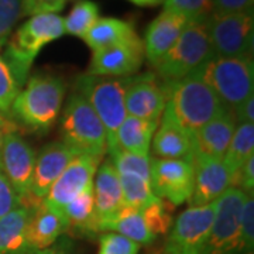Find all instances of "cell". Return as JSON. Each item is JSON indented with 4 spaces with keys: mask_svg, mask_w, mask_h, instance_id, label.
<instances>
[{
    "mask_svg": "<svg viewBox=\"0 0 254 254\" xmlns=\"http://www.w3.org/2000/svg\"><path fill=\"white\" fill-rule=\"evenodd\" d=\"M18 92L17 83L0 55V113H9Z\"/></svg>",
    "mask_w": 254,
    "mask_h": 254,
    "instance_id": "36",
    "label": "cell"
},
{
    "mask_svg": "<svg viewBox=\"0 0 254 254\" xmlns=\"http://www.w3.org/2000/svg\"><path fill=\"white\" fill-rule=\"evenodd\" d=\"M158 123L143 119L127 116L120 125L116 134L119 150H125L131 154L148 157L151 141Z\"/></svg>",
    "mask_w": 254,
    "mask_h": 254,
    "instance_id": "26",
    "label": "cell"
},
{
    "mask_svg": "<svg viewBox=\"0 0 254 254\" xmlns=\"http://www.w3.org/2000/svg\"><path fill=\"white\" fill-rule=\"evenodd\" d=\"M69 0H23V16H37L63 11Z\"/></svg>",
    "mask_w": 254,
    "mask_h": 254,
    "instance_id": "37",
    "label": "cell"
},
{
    "mask_svg": "<svg viewBox=\"0 0 254 254\" xmlns=\"http://www.w3.org/2000/svg\"><path fill=\"white\" fill-rule=\"evenodd\" d=\"M138 38L131 23L115 17H102L89 28L83 40L92 51L128 43Z\"/></svg>",
    "mask_w": 254,
    "mask_h": 254,
    "instance_id": "25",
    "label": "cell"
},
{
    "mask_svg": "<svg viewBox=\"0 0 254 254\" xmlns=\"http://www.w3.org/2000/svg\"><path fill=\"white\" fill-rule=\"evenodd\" d=\"M95 215L99 225L109 220L125 206L119 175L112 161H105L96 171V181L93 182Z\"/></svg>",
    "mask_w": 254,
    "mask_h": 254,
    "instance_id": "23",
    "label": "cell"
},
{
    "mask_svg": "<svg viewBox=\"0 0 254 254\" xmlns=\"http://www.w3.org/2000/svg\"><path fill=\"white\" fill-rule=\"evenodd\" d=\"M64 215L68 220V232H73L78 236L91 237L96 235L98 220L95 215V199H93V185L73 198L65 208Z\"/></svg>",
    "mask_w": 254,
    "mask_h": 254,
    "instance_id": "27",
    "label": "cell"
},
{
    "mask_svg": "<svg viewBox=\"0 0 254 254\" xmlns=\"http://www.w3.org/2000/svg\"><path fill=\"white\" fill-rule=\"evenodd\" d=\"M206 20L208 18L188 21L177 43L155 66L157 76L165 82L180 81L215 57Z\"/></svg>",
    "mask_w": 254,
    "mask_h": 254,
    "instance_id": "6",
    "label": "cell"
},
{
    "mask_svg": "<svg viewBox=\"0 0 254 254\" xmlns=\"http://www.w3.org/2000/svg\"><path fill=\"white\" fill-rule=\"evenodd\" d=\"M110 157L118 174H134L151 181L150 157L131 154L125 150H118L113 154H110Z\"/></svg>",
    "mask_w": 254,
    "mask_h": 254,
    "instance_id": "31",
    "label": "cell"
},
{
    "mask_svg": "<svg viewBox=\"0 0 254 254\" xmlns=\"http://www.w3.org/2000/svg\"><path fill=\"white\" fill-rule=\"evenodd\" d=\"M134 76L106 78L85 73L76 79V92L88 100L105 127L109 154L119 150L116 134L120 125L127 118L126 92Z\"/></svg>",
    "mask_w": 254,
    "mask_h": 254,
    "instance_id": "3",
    "label": "cell"
},
{
    "mask_svg": "<svg viewBox=\"0 0 254 254\" xmlns=\"http://www.w3.org/2000/svg\"><path fill=\"white\" fill-rule=\"evenodd\" d=\"M144 47L140 38L92 51L89 73L96 76H130L144 63Z\"/></svg>",
    "mask_w": 254,
    "mask_h": 254,
    "instance_id": "16",
    "label": "cell"
},
{
    "mask_svg": "<svg viewBox=\"0 0 254 254\" xmlns=\"http://www.w3.org/2000/svg\"><path fill=\"white\" fill-rule=\"evenodd\" d=\"M66 86L61 78L36 75L18 92L10 112L13 118L36 133L50 131L60 118Z\"/></svg>",
    "mask_w": 254,
    "mask_h": 254,
    "instance_id": "1",
    "label": "cell"
},
{
    "mask_svg": "<svg viewBox=\"0 0 254 254\" xmlns=\"http://www.w3.org/2000/svg\"><path fill=\"white\" fill-rule=\"evenodd\" d=\"M253 6L254 0H212V13H253Z\"/></svg>",
    "mask_w": 254,
    "mask_h": 254,
    "instance_id": "39",
    "label": "cell"
},
{
    "mask_svg": "<svg viewBox=\"0 0 254 254\" xmlns=\"http://www.w3.org/2000/svg\"><path fill=\"white\" fill-rule=\"evenodd\" d=\"M31 209L20 205L0 219V254H23L30 250L27 227Z\"/></svg>",
    "mask_w": 254,
    "mask_h": 254,
    "instance_id": "24",
    "label": "cell"
},
{
    "mask_svg": "<svg viewBox=\"0 0 254 254\" xmlns=\"http://www.w3.org/2000/svg\"><path fill=\"white\" fill-rule=\"evenodd\" d=\"M17 206H20V198L4 174L0 171V219Z\"/></svg>",
    "mask_w": 254,
    "mask_h": 254,
    "instance_id": "38",
    "label": "cell"
},
{
    "mask_svg": "<svg viewBox=\"0 0 254 254\" xmlns=\"http://www.w3.org/2000/svg\"><path fill=\"white\" fill-rule=\"evenodd\" d=\"M36 158L31 145L18 133L10 131L4 136L0 151V171L16 190L20 205L27 208H36L40 203L31 195Z\"/></svg>",
    "mask_w": 254,
    "mask_h": 254,
    "instance_id": "10",
    "label": "cell"
},
{
    "mask_svg": "<svg viewBox=\"0 0 254 254\" xmlns=\"http://www.w3.org/2000/svg\"><path fill=\"white\" fill-rule=\"evenodd\" d=\"M23 254H75L73 245L68 239H60L54 245L43 250H27Z\"/></svg>",
    "mask_w": 254,
    "mask_h": 254,
    "instance_id": "41",
    "label": "cell"
},
{
    "mask_svg": "<svg viewBox=\"0 0 254 254\" xmlns=\"http://www.w3.org/2000/svg\"><path fill=\"white\" fill-rule=\"evenodd\" d=\"M64 143L78 154L103 158L108 150L106 131L100 119L79 92H73L65 106L61 120Z\"/></svg>",
    "mask_w": 254,
    "mask_h": 254,
    "instance_id": "7",
    "label": "cell"
},
{
    "mask_svg": "<svg viewBox=\"0 0 254 254\" xmlns=\"http://www.w3.org/2000/svg\"><path fill=\"white\" fill-rule=\"evenodd\" d=\"M254 252V196L247 193L240 213L239 254H253Z\"/></svg>",
    "mask_w": 254,
    "mask_h": 254,
    "instance_id": "32",
    "label": "cell"
},
{
    "mask_svg": "<svg viewBox=\"0 0 254 254\" xmlns=\"http://www.w3.org/2000/svg\"><path fill=\"white\" fill-rule=\"evenodd\" d=\"M237 122L230 109H225L219 116L210 120L199 130H196L193 137V153L192 163L196 164L206 160L219 158L222 160L226 153L230 140L235 134Z\"/></svg>",
    "mask_w": 254,
    "mask_h": 254,
    "instance_id": "17",
    "label": "cell"
},
{
    "mask_svg": "<svg viewBox=\"0 0 254 254\" xmlns=\"http://www.w3.org/2000/svg\"><path fill=\"white\" fill-rule=\"evenodd\" d=\"M125 206L144 208L157 202H161L153 190L151 181L134 174H118Z\"/></svg>",
    "mask_w": 254,
    "mask_h": 254,
    "instance_id": "29",
    "label": "cell"
},
{
    "mask_svg": "<svg viewBox=\"0 0 254 254\" xmlns=\"http://www.w3.org/2000/svg\"><path fill=\"white\" fill-rule=\"evenodd\" d=\"M23 0H0V47L9 40L11 30L23 16Z\"/></svg>",
    "mask_w": 254,
    "mask_h": 254,
    "instance_id": "34",
    "label": "cell"
},
{
    "mask_svg": "<svg viewBox=\"0 0 254 254\" xmlns=\"http://www.w3.org/2000/svg\"><path fill=\"white\" fill-rule=\"evenodd\" d=\"M165 83L168 88L165 109L192 134L227 109L218 95L193 75Z\"/></svg>",
    "mask_w": 254,
    "mask_h": 254,
    "instance_id": "4",
    "label": "cell"
},
{
    "mask_svg": "<svg viewBox=\"0 0 254 254\" xmlns=\"http://www.w3.org/2000/svg\"><path fill=\"white\" fill-rule=\"evenodd\" d=\"M153 137V154L155 158H171V160H188L192 161L193 153V137L192 133L173 118L165 109L161 116V123L157 127Z\"/></svg>",
    "mask_w": 254,
    "mask_h": 254,
    "instance_id": "21",
    "label": "cell"
},
{
    "mask_svg": "<svg viewBox=\"0 0 254 254\" xmlns=\"http://www.w3.org/2000/svg\"><path fill=\"white\" fill-rule=\"evenodd\" d=\"M206 24L215 57H252L254 38L253 13H210Z\"/></svg>",
    "mask_w": 254,
    "mask_h": 254,
    "instance_id": "9",
    "label": "cell"
},
{
    "mask_svg": "<svg viewBox=\"0 0 254 254\" xmlns=\"http://www.w3.org/2000/svg\"><path fill=\"white\" fill-rule=\"evenodd\" d=\"M99 18V6L92 0H78L69 11V14L64 18V30L69 36L81 37L89 31V28Z\"/></svg>",
    "mask_w": 254,
    "mask_h": 254,
    "instance_id": "30",
    "label": "cell"
},
{
    "mask_svg": "<svg viewBox=\"0 0 254 254\" xmlns=\"http://www.w3.org/2000/svg\"><path fill=\"white\" fill-rule=\"evenodd\" d=\"M168 102L167 83L153 72L134 76L126 92L127 116L158 123Z\"/></svg>",
    "mask_w": 254,
    "mask_h": 254,
    "instance_id": "15",
    "label": "cell"
},
{
    "mask_svg": "<svg viewBox=\"0 0 254 254\" xmlns=\"http://www.w3.org/2000/svg\"><path fill=\"white\" fill-rule=\"evenodd\" d=\"M100 161V158L93 155H76L53 184L44 198V203L50 208L63 210L82 190L93 185V177L99 168Z\"/></svg>",
    "mask_w": 254,
    "mask_h": 254,
    "instance_id": "14",
    "label": "cell"
},
{
    "mask_svg": "<svg viewBox=\"0 0 254 254\" xmlns=\"http://www.w3.org/2000/svg\"><path fill=\"white\" fill-rule=\"evenodd\" d=\"M233 188H239L246 193H253L254 188V155L250 157L237 174Z\"/></svg>",
    "mask_w": 254,
    "mask_h": 254,
    "instance_id": "40",
    "label": "cell"
},
{
    "mask_svg": "<svg viewBox=\"0 0 254 254\" xmlns=\"http://www.w3.org/2000/svg\"><path fill=\"white\" fill-rule=\"evenodd\" d=\"M164 10L180 13L190 21L208 18L212 13V0H165Z\"/></svg>",
    "mask_w": 254,
    "mask_h": 254,
    "instance_id": "33",
    "label": "cell"
},
{
    "mask_svg": "<svg viewBox=\"0 0 254 254\" xmlns=\"http://www.w3.org/2000/svg\"><path fill=\"white\" fill-rule=\"evenodd\" d=\"M140 246L118 233H105L99 237L98 254H138Z\"/></svg>",
    "mask_w": 254,
    "mask_h": 254,
    "instance_id": "35",
    "label": "cell"
},
{
    "mask_svg": "<svg viewBox=\"0 0 254 254\" xmlns=\"http://www.w3.org/2000/svg\"><path fill=\"white\" fill-rule=\"evenodd\" d=\"M247 193L229 190L216 200V213L202 254H239L240 213Z\"/></svg>",
    "mask_w": 254,
    "mask_h": 254,
    "instance_id": "11",
    "label": "cell"
},
{
    "mask_svg": "<svg viewBox=\"0 0 254 254\" xmlns=\"http://www.w3.org/2000/svg\"><path fill=\"white\" fill-rule=\"evenodd\" d=\"M237 125L242 123H254V95L246 99L237 109L233 110Z\"/></svg>",
    "mask_w": 254,
    "mask_h": 254,
    "instance_id": "42",
    "label": "cell"
},
{
    "mask_svg": "<svg viewBox=\"0 0 254 254\" xmlns=\"http://www.w3.org/2000/svg\"><path fill=\"white\" fill-rule=\"evenodd\" d=\"M195 178L188 203L190 208H199L215 203L232 187V177L223 160L213 158L193 164Z\"/></svg>",
    "mask_w": 254,
    "mask_h": 254,
    "instance_id": "19",
    "label": "cell"
},
{
    "mask_svg": "<svg viewBox=\"0 0 254 254\" xmlns=\"http://www.w3.org/2000/svg\"><path fill=\"white\" fill-rule=\"evenodd\" d=\"M173 226V218L164 200L144 208L123 206L109 220L99 225V232L109 230L130 239L138 246H148L155 239L168 233Z\"/></svg>",
    "mask_w": 254,
    "mask_h": 254,
    "instance_id": "8",
    "label": "cell"
},
{
    "mask_svg": "<svg viewBox=\"0 0 254 254\" xmlns=\"http://www.w3.org/2000/svg\"><path fill=\"white\" fill-rule=\"evenodd\" d=\"M216 213V202L188 208L175 220L165 240L163 254H202Z\"/></svg>",
    "mask_w": 254,
    "mask_h": 254,
    "instance_id": "12",
    "label": "cell"
},
{
    "mask_svg": "<svg viewBox=\"0 0 254 254\" xmlns=\"http://www.w3.org/2000/svg\"><path fill=\"white\" fill-rule=\"evenodd\" d=\"M64 34V18L54 13L31 16L18 27L1 58L9 66L20 91L27 82L31 65L38 53Z\"/></svg>",
    "mask_w": 254,
    "mask_h": 254,
    "instance_id": "2",
    "label": "cell"
},
{
    "mask_svg": "<svg viewBox=\"0 0 254 254\" xmlns=\"http://www.w3.org/2000/svg\"><path fill=\"white\" fill-rule=\"evenodd\" d=\"M10 131H16V127L13 126L9 120H6V119L0 115V151H1V145H3L4 136L7 133H10Z\"/></svg>",
    "mask_w": 254,
    "mask_h": 254,
    "instance_id": "43",
    "label": "cell"
},
{
    "mask_svg": "<svg viewBox=\"0 0 254 254\" xmlns=\"http://www.w3.org/2000/svg\"><path fill=\"white\" fill-rule=\"evenodd\" d=\"M128 1L134 3L137 6H158L165 0H128Z\"/></svg>",
    "mask_w": 254,
    "mask_h": 254,
    "instance_id": "44",
    "label": "cell"
},
{
    "mask_svg": "<svg viewBox=\"0 0 254 254\" xmlns=\"http://www.w3.org/2000/svg\"><path fill=\"white\" fill-rule=\"evenodd\" d=\"M254 155V123H242L236 127L235 134L230 140L226 153L223 155V163L232 177V188L236 181L246 161Z\"/></svg>",
    "mask_w": 254,
    "mask_h": 254,
    "instance_id": "28",
    "label": "cell"
},
{
    "mask_svg": "<svg viewBox=\"0 0 254 254\" xmlns=\"http://www.w3.org/2000/svg\"><path fill=\"white\" fill-rule=\"evenodd\" d=\"M151 187L154 193L174 206L188 202L195 178V167L188 160L150 158Z\"/></svg>",
    "mask_w": 254,
    "mask_h": 254,
    "instance_id": "13",
    "label": "cell"
},
{
    "mask_svg": "<svg viewBox=\"0 0 254 254\" xmlns=\"http://www.w3.org/2000/svg\"><path fill=\"white\" fill-rule=\"evenodd\" d=\"M190 75L205 82L232 112L254 95L253 57H213Z\"/></svg>",
    "mask_w": 254,
    "mask_h": 254,
    "instance_id": "5",
    "label": "cell"
},
{
    "mask_svg": "<svg viewBox=\"0 0 254 254\" xmlns=\"http://www.w3.org/2000/svg\"><path fill=\"white\" fill-rule=\"evenodd\" d=\"M68 232V220L63 210L50 208L41 200L31 209L27 227V245L30 250H43L53 246Z\"/></svg>",
    "mask_w": 254,
    "mask_h": 254,
    "instance_id": "22",
    "label": "cell"
},
{
    "mask_svg": "<svg viewBox=\"0 0 254 254\" xmlns=\"http://www.w3.org/2000/svg\"><path fill=\"white\" fill-rule=\"evenodd\" d=\"M188 21L190 20L180 13L163 10L158 17H155L150 23L148 28L145 30L143 47L147 60L154 66H157L164 55L173 48L187 27Z\"/></svg>",
    "mask_w": 254,
    "mask_h": 254,
    "instance_id": "20",
    "label": "cell"
},
{
    "mask_svg": "<svg viewBox=\"0 0 254 254\" xmlns=\"http://www.w3.org/2000/svg\"><path fill=\"white\" fill-rule=\"evenodd\" d=\"M76 155L79 154L64 141H53L43 147L36 158L31 185V195L34 199L44 200L53 184Z\"/></svg>",
    "mask_w": 254,
    "mask_h": 254,
    "instance_id": "18",
    "label": "cell"
}]
</instances>
